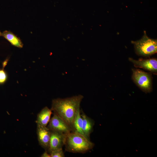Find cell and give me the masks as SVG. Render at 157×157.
Returning a JSON list of instances; mask_svg holds the SVG:
<instances>
[{
  "label": "cell",
  "instance_id": "8992f818",
  "mask_svg": "<svg viewBox=\"0 0 157 157\" xmlns=\"http://www.w3.org/2000/svg\"><path fill=\"white\" fill-rule=\"evenodd\" d=\"M50 136L48 152L62 149L65 145L67 134L63 133L50 130Z\"/></svg>",
  "mask_w": 157,
  "mask_h": 157
},
{
  "label": "cell",
  "instance_id": "6da1fadb",
  "mask_svg": "<svg viewBox=\"0 0 157 157\" xmlns=\"http://www.w3.org/2000/svg\"><path fill=\"white\" fill-rule=\"evenodd\" d=\"M83 98L81 95L64 99L53 100L51 109L64 120L73 129L74 121L81 102Z\"/></svg>",
  "mask_w": 157,
  "mask_h": 157
},
{
  "label": "cell",
  "instance_id": "4fadbf2b",
  "mask_svg": "<svg viewBox=\"0 0 157 157\" xmlns=\"http://www.w3.org/2000/svg\"><path fill=\"white\" fill-rule=\"evenodd\" d=\"M8 79V75L4 68L0 69V85L5 83Z\"/></svg>",
  "mask_w": 157,
  "mask_h": 157
},
{
  "label": "cell",
  "instance_id": "7a4b0ae2",
  "mask_svg": "<svg viewBox=\"0 0 157 157\" xmlns=\"http://www.w3.org/2000/svg\"><path fill=\"white\" fill-rule=\"evenodd\" d=\"M65 145L66 151L84 153L92 149L94 144L83 135L72 132L67 134Z\"/></svg>",
  "mask_w": 157,
  "mask_h": 157
},
{
  "label": "cell",
  "instance_id": "5bb4252c",
  "mask_svg": "<svg viewBox=\"0 0 157 157\" xmlns=\"http://www.w3.org/2000/svg\"><path fill=\"white\" fill-rule=\"evenodd\" d=\"M49 154L51 157H64L65 156L62 149L52 151Z\"/></svg>",
  "mask_w": 157,
  "mask_h": 157
},
{
  "label": "cell",
  "instance_id": "52a82bcc",
  "mask_svg": "<svg viewBox=\"0 0 157 157\" xmlns=\"http://www.w3.org/2000/svg\"><path fill=\"white\" fill-rule=\"evenodd\" d=\"M129 60L133 63L135 67L142 68L154 74L157 73V60L156 58H140L136 60L129 58Z\"/></svg>",
  "mask_w": 157,
  "mask_h": 157
},
{
  "label": "cell",
  "instance_id": "8fae6325",
  "mask_svg": "<svg viewBox=\"0 0 157 157\" xmlns=\"http://www.w3.org/2000/svg\"><path fill=\"white\" fill-rule=\"evenodd\" d=\"M1 36L8 41L11 44L19 48L23 47V44L19 38L10 31L6 30L1 33Z\"/></svg>",
  "mask_w": 157,
  "mask_h": 157
},
{
  "label": "cell",
  "instance_id": "ba28073f",
  "mask_svg": "<svg viewBox=\"0 0 157 157\" xmlns=\"http://www.w3.org/2000/svg\"><path fill=\"white\" fill-rule=\"evenodd\" d=\"M37 134L39 144L48 152L50 136V130L47 126H37Z\"/></svg>",
  "mask_w": 157,
  "mask_h": 157
},
{
  "label": "cell",
  "instance_id": "30bf717a",
  "mask_svg": "<svg viewBox=\"0 0 157 157\" xmlns=\"http://www.w3.org/2000/svg\"><path fill=\"white\" fill-rule=\"evenodd\" d=\"M81 115L83 120V131L85 137L90 140V135L93 130L94 125V120L88 117L83 111Z\"/></svg>",
  "mask_w": 157,
  "mask_h": 157
},
{
  "label": "cell",
  "instance_id": "9c48e42d",
  "mask_svg": "<svg viewBox=\"0 0 157 157\" xmlns=\"http://www.w3.org/2000/svg\"><path fill=\"white\" fill-rule=\"evenodd\" d=\"M52 110L46 106L38 113L36 122L37 126H47L50 119Z\"/></svg>",
  "mask_w": 157,
  "mask_h": 157
},
{
  "label": "cell",
  "instance_id": "7c38bea8",
  "mask_svg": "<svg viewBox=\"0 0 157 157\" xmlns=\"http://www.w3.org/2000/svg\"><path fill=\"white\" fill-rule=\"evenodd\" d=\"M73 126L74 132L78 133L85 137L83 131V120L80 108L77 111L74 122Z\"/></svg>",
  "mask_w": 157,
  "mask_h": 157
},
{
  "label": "cell",
  "instance_id": "5b68a950",
  "mask_svg": "<svg viewBox=\"0 0 157 157\" xmlns=\"http://www.w3.org/2000/svg\"><path fill=\"white\" fill-rule=\"evenodd\" d=\"M47 127L50 130L66 134L74 132L72 127L64 120L56 114L50 118Z\"/></svg>",
  "mask_w": 157,
  "mask_h": 157
},
{
  "label": "cell",
  "instance_id": "e0dca14e",
  "mask_svg": "<svg viewBox=\"0 0 157 157\" xmlns=\"http://www.w3.org/2000/svg\"><path fill=\"white\" fill-rule=\"evenodd\" d=\"M1 33H2L0 31V36H1Z\"/></svg>",
  "mask_w": 157,
  "mask_h": 157
},
{
  "label": "cell",
  "instance_id": "9a60e30c",
  "mask_svg": "<svg viewBox=\"0 0 157 157\" xmlns=\"http://www.w3.org/2000/svg\"><path fill=\"white\" fill-rule=\"evenodd\" d=\"M41 157H51L50 154L47 151H45L41 155Z\"/></svg>",
  "mask_w": 157,
  "mask_h": 157
},
{
  "label": "cell",
  "instance_id": "3957f363",
  "mask_svg": "<svg viewBox=\"0 0 157 157\" xmlns=\"http://www.w3.org/2000/svg\"><path fill=\"white\" fill-rule=\"evenodd\" d=\"M131 42L134 45L136 53L140 56H149L157 52V40L148 37L145 32L140 39Z\"/></svg>",
  "mask_w": 157,
  "mask_h": 157
},
{
  "label": "cell",
  "instance_id": "277c9868",
  "mask_svg": "<svg viewBox=\"0 0 157 157\" xmlns=\"http://www.w3.org/2000/svg\"><path fill=\"white\" fill-rule=\"evenodd\" d=\"M132 79L135 84L144 92H151L152 90L151 74L138 69H132Z\"/></svg>",
  "mask_w": 157,
  "mask_h": 157
},
{
  "label": "cell",
  "instance_id": "2e32d148",
  "mask_svg": "<svg viewBox=\"0 0 157 157\" xmlns=\"http://www.w3.org/2000/svg\"><path fill=\"white\" fill-rule=\"evenodd\" d=\"M8 60V59L7 58L2 63L3 68H4L5 67L7 64Z\"/></svg>",
  "mask_w": 157,
  "mask_h": 157
}]
</instances>
